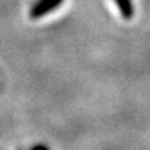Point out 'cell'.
<instances>
[{
    "mask_svg": "<svg viewBox=\"0 0 150 150\" xmlns=\"http://www.w3.org/2000/svg\"><path fill=\"white\" fill-rule=\"evenodd\" d=\"M62 3L63 0H36L33 3V5L30 7L29 16L33 20L41 18L46 15H50L53 11H55L58 7H61Z\"/></svg>",
    "mask_w": 150,
    "mask_h": 150,
    "instance_id": "obj_1",
    "label": "cell"
},
{
    "mask_svg": "<svg viewBox=\"0 0 150 150\" xmlns=\"http://www.w3.org/2000/svg\"><path fill=\"white\" fill-rule=\"evenodd\" d=\"M116 7L124 20H130L134 16V5L132 0H115Z\"/></svg>",
    "mask_w": 150,
    "mask_h": 150,
    "instance_id": "obj_2",
    "label": "cell"
},
{
    "mask_svg": "<svg viewBox=\"0 0 150 150\" xmlns=\"http://www.w3.org/2000/svg\"><path fill=\"white\" fill-rule=\"evenodd\" d=\"M30 150H50V148L46 145H44V144H37V145L32 146Z\"/></svg>",
    "mask_w": 150,
    "mask_h": 150,
    "instance_id": "obj_3",
    "label": "cell"
}]
</instances>
